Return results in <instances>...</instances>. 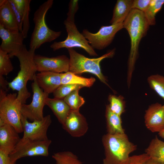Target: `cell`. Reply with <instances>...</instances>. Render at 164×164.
I'll return each mask as SVG.
<instances>
[{
  "mask_svg": "<svg viewBox=\"0 0 164 164\" xmlns=\"http://www.w3.org/2000/svg\"><path fill=\"white\" fill-rule=\"evenodd\" d=\"M123 23L102 26L96 33L91 32L87 29H84L82 34L94 49L102 50L111 44L116 33L123 28Z\"/></svg>",
  "mask_w": 164,
  "mask_h": 164,
  "instance_id": "cell-9",
  "label": "cell"
},
{
  "mask_svg": "<svg viewBox=\"0 0 164 164\" xmlns=\"http://www.w3.org/2000/svg\"><path fill=\"white\" fill-rule=\"evenodd\" d=\"M132 0H118L114 7L111 24L123 22L132 9Z\"/></svg>",
  "mask_w": 164,
  "mask_h": 164,
  "instance_id": "cell-20",
  "label": "cell"
},
{
  "mask_svg": "<svg viewBox=\"0 0 164 164\" xmlns=\"http://www.w3.org/2000/svg\"><path fill=\"white\" fill-rule=\"evenodd\" d=\"M146 127L152 132H159L164 128V109L161 104H151L146 110L144 116Z\"/></svg>",
  "mask_w": 164,
  "mask_h": 164,
  "instance_id": "cell-15",
  "label": "cell"
},
{
  "mask_svg": "<svg viewBox=\"0 0 164 164\" xmlns=\"http://www.w3.org/2000/svg\"><path fill=\"white\" fill-rule=\"evenodd\" d=\"M124 97L121 96L110 95L108 100L110 104L108 105L110 110L114 113L121 116L125 112V102Z\"/></svg>",
  "mask_w": 164,
  "mask_h": 164,
  "instance_id": "cell-27",
  "label": "cell"
},
{
  "mask_svg": "<svg viewBox=\"0 0 164 164\" xmlns=\"http://www.w3.org/2000/svg\"><path fill=\"white\" fill-rule=\"evenodd\" d=\"M9 82L3 77V76L0 75V89L6 92L8 91L7 86H8Z\"/></svg>",
  "mask_w": 164,
  "mask_h": 164,
  "instance_id": "cell-37",
  "label": "cell"
},
{
  "mask_svg": "<svg viewBox=\"0 0 164 164\" xmlns=\"http://www.w3.org/2000/svg\"><path fill=\"white\" fill-rule=\"evenodd\" d=\"M151 0H134L132 1V9L138 10L145 12L148 7Z\"/></svg>",
  "mask_w": 164,
  "mask_h": 164,
  "instance_id": "cell-34",
  "label": "cell"
},
{
  "mask_svg": "<svg viewBox=\"0 0 164 164\" xmlns=\"http://www.w3.org/2000/svg\"><path fill=\"white\" fill-rule=\"evenodd\" d=\"M36 79L39 87L49 94L54 92L61 85V73L51 71L40 72L36 74Z\"/></svg>",
  "mask_w": 164,
  "mask_h": 164,
  "instance_id": "cell-17",
  "label": "cell"
},
{
  "mask_svg": "<svg viewBox=\"0 0 164 164\" xmlns=\"http://www.w3.org/2000/svg\"><path fill=\"white\" fill-rule=\"evenodd\" d=\"M36 49L27 50L25 45L15 55L20 63V70L17 76L11 82L8 87L18 91L17 98L22 104L26 103L31 94L27 88L29 80H34L37 71L34 61Z\"/></svg>",
  "mask_w": 164,
  "mask_h": 164,
  "instance_id": "cell-2",
  "label": "cell"
},
{
  "mask_svg": "<svg viewBox=\"0 0 164 164\" xmlns=\"http://www.w3.org/2000/svg\"><path fill=\"white\" fill-rule=\"evenodd\" d=\"M164 4V0H151L148 7L144 12L150 26L155 24L156 15L160 11Z\"/></svg>",
  "mask_w": 164,
  "mask_h": 164,
  "instance_id": "cell-25",
  "label": "cell"
},
{
  "mask_svg": "<svg viewBox=\"0 0 164 164\" xmlns=\"http://www.w3.org/2000/svg\"><path fill=\"white\" fill-rule=\"evenodd\" d=\"M53 2V0L46 1L35 12L33 18L34 28L30 40L29 48L36 50L43 44L52 42L60 36L61 31L50 29L46 22V15L52 7Z\"/></svg>",
  "mask_w": 164,
  "mask_h": 164,
  "instance_id": "cell-4",
  "label": "cell"
},
{
  "mask_svg": "<svg viewBox=\"0 0 164 164\" xmlns=\"http://www.w3.org/2000/svg\"><path fill=\"white\" fill-rule=\"evenodd\" d=\"M21 121L23 132L22 138L37 141L49 139L47 135L48 128L52 123L51 116L47 115L41 120L29 122L22 115Z\"/></svg>",
  "mask_w": 164,
  "mask_h": 164,
  "instance_id": "cell-11",
  "label": "cell"
},
{
  "mask_svg": "<svg viewBox=\"0 0 164 164\" xmlns=\"http://www.w3.org/2000/svg\"><path fill=\"white\" fill-rule=\"evenodd\" d=\"M79 90L72 91L63 98L71 110L79 111L80 108L84 103V99L79 94Z\"/></svg>",
  "mask_w": 164,
  "mask_h": 164,
  "instance_id": "cell-29",
  "label": "cell"
},
{
  "mask_svg": "<svg viewBox=\"0 0 164 164\" xmlns=\"http://www.w3.org/2000/svg\"><path fill=\"white\" fill-rule=\"evenodd\" d=\"M0 49L6 52L10 58L15 56L23 48V35L19 31L5 29L0 25Z\"/></svg>",
  "mask_w": 164,
  "mask_h": 164,
  "instance_id": "cell-13",
  "label": "cell"
},
{
  "mask_svg": "<svg viewBox=\"0 0 164 164\" xmlns=\"http://www.w3.org/2000/svg\"><path fill=\"white\" fill-rule=\"evenodd\" d=\"M34 59L37 71L39 72L51 71L60 73L69 71L70 59L65 55L50 57L35 54Z\"/></svg>",
  "mask_w": 164,
  "mask_h": 164,
  "instance_id": "cell-12",
  "label": "cell"
},
{
  "mask_svg": "<svg viewBox=\"0 0 164 164\" xmlns=\"http://www.w3.org/2000/svg\"><path fill=\"white\" fill-rule=\"evenodd\" d=\"M159 135L160 137L164 139V128L159 132Z\"/></svg>",
  "mask_w": 164,
  "mask_h": 164,
  "instance_id": "cell-38",
  "label": "cell"
},
{
  "mask_svg": "<svg viewBox=\"0 0 164 164\" xmlns=\"http://www.w3.org/2000/svg\"><path fill=\"white\" fill-rule=\"evenodd\" d=\"M147 82L150 87L164 100V76L152 75L148 77Z\"/></svg>",
  "mask_w": 164,
  "mask_h": 164,
  "instance_id": "cell-28",
  "label": "cell"
},
{
  "mask_svg": "<svg viewBox=\"0 0 164 164\" xmlns=\"http://www.w3.org/2000/svg\"><path fill=\"white\" fill-rule=\"evenodd\" d=\"M0 25L6 29L19 31L9 0H0Z\"/></svg>",
  "mask_w": 164,
  "mask_h": 164,
  "instance_id": "cell-18",
  "label": "cell"
},
{
  "mask_svg": "<svg viewBox=\"0 0 164 164\" xmlns=\"http://www.w3.org/2000/svg\"><path fill=\"white\" fill-rule=\"evenodd\" d=\"M102 142L105 152L103 164H127L130 154L137 149L125 133H107L103 136Z\"/></svg>",
  "mask_w": 164,
  "mask_h": 164,
  "instance_id": "cell-3",
  "label": "cell"
},
{
  "mask_svg": "<svg viewBox=\"0 0 164 164\" xmlns=\"http://www.w3.org/2000/svg\"><path fill=\"white\" fill-rule=\"evenodd\" d=\"M9 155V152L0 150V164H15L12 162Z\"/></svg>",
  "mask_w": 164,
  "mask_h": 164,
  "instance_id": "cell-36",
  "label": "cell"
},
{
  "mask_svg": "<svg viewBox=\"0 0 164 164\" xmlns=\"http://www.w3.org/2000/svg\"><path fill=\"white\" fill-rule=\"evenodd\" d=\"M127 164H164L158 161L145 153L130 156Z\"/></svg>",
  "mask_w": 164,
  "mask_h": 164,
  "instance_id": "cell-32",
  "label": "cell"
},
{
  "mask_svg": "<svg viewBox=\"0 0 164 164\" xmlns=\"http://www.w3.org/2000/svg\"><path fill=\"white\" fill-rule=\"evenodd\" d=\"M19 12L22 20V33L24 39L27 36L30 27L29 15L31 0H12Z\"/></svg>",
  "mask_w": 164,
  "mask_h": 164,
  "instance_id": "cell-22",
  "label": "cell"
},
{
  "mask_svg": "<svg viewBox=\"0 0 164 164\" xmlns=\"http://www.w3.org/2000/svg\"><path fill=\"white\" fill-rule=\"evenodd\" d=\"M121 116L112 112L108 105L106 106L105 117L107 133L115 135L125 133Z\"/></svg>",
  "mask_w": 164,
  "mask_h": 164,
  "instance_id": "cell-21",
  "label": "cell"
},
{
  "mask_svg": "<svg viewBox=\"0 0 164 164\" xmlns=\"http://www.w3.org/2000/svg\"><path fill=\"white\" fill-rule=\"evenodd\" d=\"M45 105L51 109L62 125L71 111L70 107L63 99L48 97L46 100Z\"/></svg>",
  "mask_w": 164,
  "mask_h": 164,
  "instance_id": "cell-19",
  "label": "cell"
},
{
  "mask_svg": "<svg viewBox=\"0 0 164 164\" xmlns=\"http://www.w3.org/2000/svg\"><path fill=\"white\" fill-rule=\"evenodd\" d=\"M10 58L6 52L0 49V75H7L13 70Z\"/></svg>",
  "mask_w": 164,
  "mask_h": 164,
  "instance_id": "cell-30",
  "label": "cell"
},
{
  "mask_svg": "<svg viewBox=\"0 0 164 164\" xmlns=\"http://www.w3.org/2000/svg\"></svg>",
  "mask_w": 164,
  "mask_h": 164,
  "instance_id": "cell-40",
  "label": "cell"
},
{
  "mask_svg": "<svg viewBox=\"0 0 164 164\" xmlns=\"http://www.w3.org/2000/svg\"><path fill=\"white\" fill-rule=\"evenodd\" d=\"M19 133L11 125L0 123V150L10 154L21 138Z\"/></svg>",
  "mask_w": 164,
  "mask_h": 164,
  "instance_id": "cell-16",
  "label": "cell"
},
{
  "mask_svg": "<svg viewBox=\"0 0 164 164\" xmlns=\"http://www.w3.org/2000/svg\"><path fill=\"white\" fill-rule=\"evenodd\" d=\"M145 152L153 159L164 163V142L157 136L151 140Z\"/></svg>",
  "mask_w": 164,
  "mask_h": 164,
  "instance_id": "cell-23",
  "label": "cell"
},
{
  "mask_svg": "<svg viewBox=\"0 0 164 164\" xmlns=\"http://www.w3.org/2000/svg\"><path fill=\"white\" fill-rule=\"evenodd\" d=\"M163 108H164V105H163Z\"/></svg>",
  "mask_w": 164,
  "mask_h": 164,
  "instance_id": "cell-39",
  "label": "cell"
},
{
  "mask_svg": "<svg viewBox=\"0 0 164 164\" xmlns=\"http://www.w3.org/2000/svg\"><path fill=\"white\" fill-rule=\"evenodd\" d=\"M78 0H71L69 4L68 11L67 14V20L74 22L75 15L78 9Z\"/></svg>",
  "mask_w": 164,
  "mask_h": 164,
  "instance_id": "cell-33",
  "label": "cell"
},
{
  "mask_svg": "<svg viewBox=\"0 0 164 164\" xmlns=\"http://www.w3.org/2000/svg\"><path fill=\"white\" fill-rule=\"evenodd\" d=\"M131 40V49L128 62L127 82L130 87L135 65L138 55V47L142 38L145 36L149 25L143 12L132 9L123 23Z\"/></svg>",
  "mask_w": 164,
  "mask_h": 164,
  "instance_id": "cell-1",
  "label": "cell"
},
{
  "mask_svg": "<svg viewBox=\"0 0 164 164\" xmlns=\"http://www.w3.org/2000/svg\"><path fill=\"white\" fill-rule=\"evenodd\" d=\"M0 89V123L9 125L19 133L23 132L21 121L22 104L16 93L7 94Z\"/></svg>",
  "mask_w": 164,
  "mask_h": 164,
  "instance_id": "cell-6",
  "label": "cell"
},
{
  "mask_svg": "<svg viewBox=\"0 0 164 164\" xmlns=\"http://www.w3.org/2000/svg\"><path fill=\"white\" fill-rule=\"evenodd\" d=\"M70 56L69 71L75 74L84 73H92L97 76L101 81L110 87L106 77L102 73L100 63L106 58H111L115 53V49L109 51L101 56L97 58H89L78 53L73 48L67 49Z\"/></svg>",
  "mask_w": 164,
  "mask_h": 164,
  "instance_id": "cell-5",
  "label": "cell"
},
{
  "mask_svg": "<svg viewBox=\"0 0 164 164\" xmlns=\"http://www.w3.org/2000/svg\"><path fill=\"white\" fill-rule=\"evenodd\" d=\"M9 1L13 12L16 20L19 31L21 32H22V20L21 15L12 0H9Z\"/></svg>",
  "mask_w": 164,
  "mask_h": 164,
  "instance_id": "cell-35",
  "label": "cell"
},
{
  "mask_svg": "<svg viewBox=\"0 0 164 164\" xmlns=\"http://www.w3.org/2000/svg\"><path fill=\"white\" fill-rule=\"evenodd\" d=\"M62 127L71 136L75 137L84 135L88 129V124L84 116L79 111L71 110Z\"/></svg>",
  "mask_w": 164,
  "mask_h": 164,
  "instance_id": "cell-14",
  "label": "cell"
},
{
  "mask_svg": "<svg viewBox=\"0 0 164 164\" xmlns=\"http://www.w3.org/2000/svg\"><path fill=\"white\" fill-rule=\"evenodd\" d=\"M33 93L32 100L29 104L22 105V114L32 121L42 120L44 117L43 109L49 94L45 93L38 86L36 79L31 85Z\"/></svg>",
  "mask_w": 164,
  "mask_h": 164,
  "instance_id": "cell-10",
  "label": "cell"
},
{
  "mask_svg": "<svg viewBox=\"0 0 164 164\" xmlns=\"http://www.w3.org/2000/svg\"><path fill=\"white\" fill-rule=\"evenodd\" d=\"M61 84H75L82 85L84 87H90L95 81L93 77L86 78L79 76L70 71L61 73Z\"/></svg>",
  "mask_w": 164,
  "mask_h": 164,
  "instance_id": "cell-24",
  "label": "cell"
},
{
  "mask_svg": "<svg viewBox=\"0 0 164 164\" xmlns=\"http://www.w3.org/2000/svg\"><path fill=\"white\" fill-rule=\"evenodd\" d=\"M55 164H83L77 155L70 151L55 153L52 155Z\"/></svg>",
  "mask_w": 164,
  "mask_h": 164,
  "instance_id": "cell-26",
  "label": "cell"
},
{
  "mask_svg": "<svg viewBox=\"0 0 164 164\" xmlns=\"http://www.w3.org/2000/svg\"><path fill=\"white\" fill-rule=\"evenodd\" d=\"M51 142V140L49 139L37 141L22 138L10 154V159L12 162L15 163L18 159L25 157L48 156L49 148Z\"/></svg>",
  "mask_w": 164,
  "mask_h": 164,
  "instance_id": "cell-8",
  "label": "cell"
},
{
  "mask_svg": "<svg viewBox=\"0 0 164 164\" xmlns=\"http://www.w3.org/2000/svg\"><path fill=\"white\" fill-rule=\"evenodd\" d=\"M64 24L67 34L66 39L62 41L55 42L51 44L50 47L55 51L63 48H80L84 50L90 56H98L94 49L89 44L87 40L78 31L75 22L65 20Z\"/></svg>",
  "mask_w": 164,
  "mask_h": 164,
  "instance_id": "cell-7",
  "label": "cell"
},
{
  "mask_svg": "<svg viewBox=\"0 0 164 164\" xmlns=\"http://www.w3.org/2000/svg\"><path fill=\"white\" fill-rule=\"evenodd\" d=\"M83 87L82 85L78 84H61L53 93L54 98L63 99L72 91L80 90Z\"/></svg>",
  "mask_w": 164,
  "mask_h": 164,
  "instance_id": "cell-31",
  "label": "cell"
}]
</instances>
